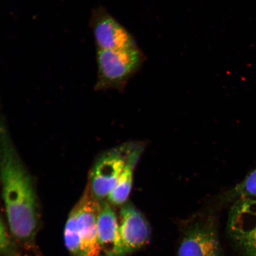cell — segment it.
<instances>
[{
  "label": "cell",
  "mask_w": 256,
  "mask_h": 256,
  "mask_svg": "<svg viewBox=\"0 0 256 256\" xmlns=\"http://www.w3.org/2000/svg\"><path fill=\"white\" fill-rule=\"evenodd\" d=\"M120 223L114 256H124L147 244L151 229L145 217L132 204L126 202L120 212Z\"/></svg>",
  "instance_id": "cell-7"
},
{
  "label": "cell",
  "mask_w": 256,
  "mask_h": 256,
  "mask_svg": "<svg viewBox=\"0 0 256 256\" xmlns=\"http://www.w3.org/2000/svg\"><path fill=\"white\" fill-rule=\"evenodd\" d=\"M99 244L106 256H114L117 244L119 224L108 201L101 200L97 222Z\"/></svg>",
  "instance_id": "cell-10"
},
{
  "label": "cell",
  "mask_w": 256,
  "mask_h": 256,
  "mask_svg": "<svg viewBox=\"0 0 256 256\" xmlns=\"http://www.w3.org/2000/svg\"><path fill=\"white\" fill-rule=\"evenodd\" d=\"M233 244L244 256H256V199L236 201L227 226Z\"/></svg>",
  "instance_id": "cell-4"
},
{
  "label": "cell",
  "mask_w": 256,
  "mask_h": 256,
  "mask_svg": "<svg viewBox=\"0 0 256 256\" xmlns=\"http://www.w3.org/2000/svg\"><path fill=\"white\" fill-rule=\"evenodd\" d=\"M0 180L6 215L12 234L22 241L33 238L39 220L36 190L2 119H0Z\"/></svg>",
  "instance_id": "cell-1"
},
{
  "label": "cell",
  "mask_w": 256,
  "mask_h": 256,
  "mask_svg": "<svg viewBox=\"0 0 256 256\" xmlns=\"http://www.w3.org/2000/svg\"><path fill=\"white\" fill-rule=\"evenodd\" d=\"M178 256H222L212 219L200 220L188 227L181 240Z\"/></svg>",
  "instance_id": "cell-8"
},
{
  "label": "cell",
  "mask_w": 256,
  "mask_h": 256,
  "mask_svg": "<svg viewBox=\"0 0 256 256\" xmlns=\"http://www.w3.org/2000/svg\"><path fill=\"white\" fill-rule=\"evenodd\" d=\"M10 241L7 231L0 218V252H4L9 248Z\"/></svg>",
  "instance_id": "cell-13"
},
{
  "label": "cell",
  "mask_w": 256,
  "mask_h": 256,
  "mask_svg": "<svg viewBox=\"0 0 256 256\" xmlns=\"http://www.w3.org/2000/svg\"><path fill=\"white\" fill-rule=\"evenodd\" d=\"M226 199L235 202L256 199V168L226 194Z\"/></svg>",
  "instance_id": "cell-11"
},
{
  "label": "cell",
  "mask_w": 256,
  "mask_h": 256,
  "mask_svg": "<svg viewBox=\"0 0 256 256\" xmlns=\"http://www.w3.org/2000/svg\"><path fill=\"white\" fill-rule=\"evenodd\" d=\"M132 144H123L108 150L96 160L90 172L88 184L96 199H107L114 190L126 165Z\"/></svg>",
  "instance_id": "cell-3"
},
{
  "label": "cell",
  "mask_w": 256,
  "mask_h": 256,
  "mask_svg": "<svg viewBox=\"0 0 256 256\" xmlns=\"http://www.w3.org/2000/svg\"><path fill=\"white\" fill-rule=\"evenodd\" d=\"M90 26L97 50H120L138 46L132 34L103 7L94 10Z\"/></svg>",
  "instance_id": "cell-6"
},
{
  "label": "cell",
  "mask_w": 256,
  "mask_h": 256,
  "mask_svg": "<svg viewBox=\"0 0 256 256\" xmlns=\"http://www.w3.org/2000/svg\"><path fill=\"white\" fill-rule=\"evenodd\" d=\"M64 242L68 251L73 256H82L81 240L76 228L74 216L70 212L64 232Z\"/></svg>",
  "instance_id": "cell-12"
},
{
  "label": "cell",
  "mask_w": 256,
  "mask_h": 256,
  "mask_svg": "<svg viewBox=\"0 0 256 256\" xmlns=\"http://www.w3.org/2000/svg\"><path fill=\"white\" fill-rule=\"evenodd\" d=\"M101 200L94 196L88 185L84 193L71 211L75 217L81 240L82 256H101L97 222Z\"/></svg>",
  "instance_id": "cell-5"
},
{
  "label": "cell",
  "mask_w": 256,
  "mask_h": 256,
  "mask_svg": "<svg viewBox=\"0 0 256 256\" xmlns=\"http://www.w3.org/2000/svg\"><path fill=\"white\" fill-rule=\"evenodd\" d=\"M146 60L139 46L120 50H97L96 90L113 89L123 92Z\"/></svg>",
  "instance_id": "cell-2"
},
{
  "label": "cell",
  "mask_w": 256,
  "mask_h": 256,
  "mask_svg": "<svg viewBox=\"0 0 256 256\" xmlns=\"http://www.w3.org/2000/svg\"><path fill=\"white\" fill-rule=\"evenodd\" d=\"M142 144L132 143L128 158L116 186L107 198L110 204L123 206L132 190L134 172L143 152Z\"/></svg>",
  "instance_id": "cell-9"
}]
</instances>
